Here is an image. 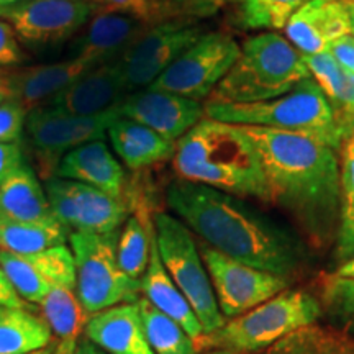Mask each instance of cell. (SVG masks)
<instances>
[{
  "label": "cell",
  "instance_id": "2",
  "mask_svg": "<svg viewBox=\"0 0 354 354\" xmlns=\"http://www.w3.org/2000/svg\"><path fill=\"white\" fill-rule=\"evenodd\" d=\"M240 128L256 146L271 202L294 215L313 243L323 245L335 236L342 197L338 151L297 133Z\"/></svg>",
  "mask_w": 354,
  "mask_h": 354
},
{
  "label": "cell",
  "instance_id": "50",
  "mask_svg": "<svg viewBox=\"0 0 354 354\" xmlns=\"http://www.w3.org/2000/svg\"><path fill=\"white\" fill-rule=\"evenodd\" d=\"M172 2H177V3H189V2H196V0H172Z\"/></svg>",
  "mask_w": 354,
  "mask_h": 354
},
{
  "label": "cell",
  "instance_id": "10",
  "mask_svg": "<svg viewBox=\"0 0 354 354\" xmlns=\"http://www.w3.org/2000/svg\"><path fill=\"white\" fill-rule=\"evenodd\" d=\"M53 216L71 233L109 234L128 218V202L91 185L53 176L44 180Z\"/></svg>",
  "mask_w": 354,
  "mask_h": 354
},
{
  "label": "cell",
  "instance_id": "21",
  "mask_svg": "<svg viewBox=\"0 0 354 354\" xmlns=\"http://www.w3.org/2000/svg\"><path fill=\"white\" fill-rule=\"evenodd\" d=\"M92 69L86 61L71 57L53 64H38L10 73L7 81L13 91V99L24 105L26 112L41 107L46 99H53L61 91L77 81L82 74Z\"/></svg>",
  "mask_w": 354,
  "mask_h": 354
},
{
  "label": "cell",
  "instance_id": "23",
  "mask_svg": "<svg viewBox=\"0 0 354 354\" xmlns=\"http://www.w3.org/2000/svg\"><path fill=\"white\" fill-rule=\"evenodd\" d=\"M107 136L120 162L138 171L174 158L176 143L167 141L148 127L118 117L109 127Z\"/></svg>",
  "mask_w": 354,
  "mask_h": 354
},
{
  "label": "cell",
  "instance_id": "53",
  "mask_svg": "<svg viewBox=\"0 0 354 354\" xmlns=\"http://www.w3.org/2000/svg\"><path fill=\"white\" fill-rule=\"evenodd\" d=\"M91 2H94V0H91ZM97 2H99V0H97Z\"/></svg>",
  "mask_w": 354,
  "mask_h": 354
},
{
  "label": "cell",
  "instance_id": "25",
  "mask_svg": "<svg viewBox=\"0 0 354 354\" xmlns=\"http://www.w3.org/2000/svg\"><path fill=\"white\" fill-rule=\"evenodd\" d=\"M0 214L20 221L56 220L44 187L26 165L12 172L0 185Z\"/></svg>",
  "mask_w": 354,
  "mask_h": 354
},
{
  "label": "cell",
  "instance_id": "5",
  "mask_svg": "<svg viewBox=\"0 0 354 354\" xmlns=\"http://www.w3.org/2000/svg\"><path fill=\"white\" fill-rule=\"evenodd\" d=\"M310 77L304 55L276 32L246 39L236 63L228 71L207 102L258 104L292 91Z\"/></svg>",
  "mask_w": 354,
  "mask_h": 354
},
{
  "label": "cell",
  "instance_id": "24",
  "mask_svg": "<svg viewBox=\"0 0 354 354\" xmlns=\"http://www.w3.org/2000/svg\"><path fill=\"white\" fill-rule=\"evenodd\" d=\"M304 61L308 68L310 77L322 88L344 133L353 136L354 74L344 69L328 51L304 56Z\"/></svg>",
  "mask_w": 354,
  "mask_h": 354
},
{
  "label": "cell",
  "instance_id": "8",
  "mask_svg": "<svg viewBox=\"0 0 354 354\" xmlns=\"http://www.w3.org/2000/svg\"><path fill=\"white\" fill-rule=\"evenodd\" d=\"M118 233H71L76 264V294L87 317L141 297L140 281L128 277L117 261Z\"/></svg>",
  "mask_w": 354,
  "mask_h": 354
},
{
  "label": "cell",
  "instance_id": "14",
  "mask_svg": "<svg viewBox=\"0 0 354 354\" xmlns=\"http://www.w3.org/2000/svg\"><path fill=\"white\" fill-rule=\"evenodd\" d=\"M120 117L117 107L99 115H71L50 109L46 105L33 109L26 115V133L39 154L48 162H57L66 153L91 141L104 140L109 127Z\"/></svg>",
  "mask_w": 354,
  "mask_h": 354
},
{
  "label": "cell",
  "instance_id": "6",
  "mask_svg": "<svg viewBox=\"0 0 354 354\" xmlns=\"http://www.w3.org/2000/svg\"><path fill=\"white\" fill-rule=\"evenodd\" d=\"M322 317V304L310 292L286 289L276 297L225 322L215 333L203 336L198 349L254 353L271 348L295 331L312 326Z\"/></svg>",
  "mask_w": 354,
  "mask_h": 354
},
{
  "label": "cell",
  "instance_id": "13",
  "mask_svg": "<svg viewBox=\"0 0 354 354\" xmlns=\"http://www.w3.org/2000/svg\"><path fill=\"white\" fill-rule=\"evenodd\" d=\"M91 0H24L0 10L21 43L32 46L56 44L74 37L97 12Z\"/></svg>",
  "mask_w": 354,
  "mask_h": 354
},
{
  "label": "cell",
  "instance_id": "37",
  "mask_svg": "<svg viewBox=\"0 0 354 354\" xmlns=\"http://www.w3.org/2000/svg\"><path fill=\"white\" fill-rule=\"evenodd\" d=\"M26 115L28 112L15 99L3 102L0 105V143H20Z\"/></svg>",
  "mask_w": 354,
  "mask_h": 354
},
{
  "label": "cell",
  "instance_id": "18",
  "mask_svg": "<svg viewBox=\"0 0 354 354\" xmlns=\"http://www.w3.org/2000/svg\"><path fill=\"white\" fill-rule=\"evenodd\" d=\"M128 94L118 61L88 69L59 94L44 104L71 115H99L117 107Z\"/></svg>",
  "mask_w": 354,
  "mask_h": 354
},
{
  "label": "cell",
  "instance_id": "45",
  "mask_svg": "<svg viewBox=\"0 0 354 354\" xmlns=\"http://www.w3.org/2000/svg\"><path fill=\"white\" fill-rule=\"evenodd\" d=\"M335 276L339 277H348V279H354V258L346 261V263L339 264L338 269H336Z\"/></svg>",
  "mask_w": 354,
  "mask_h": 354
},
{
  "label": "cell",
  "instance_id": "39",
  "mask_svg": "<svg viewBox=\"0 0 354 354\" xmlns=\"http://www.w3.org/2000/svg\"><path fill=\"white\" fill-rule=\"evenodd\" d=\"M107 6V10L131 15L146 24L153 21V6L149 0H99Z\"/></svg>",
  "mask_w": 354,
  "mask_h": 354
},
{
  "label": "cell",
  "instance_id": "31",
  "mask_svg": "<svg viewBox=\"0 0 354 354\" xmlns=\"http://www.w3.org/2000/svg\"><path fill=\"white\" fill-rule=\"evenodd\" d=\"M153 227L140 215L128 216L117 240V261L128 277L141 281L151 254Z\"/></svg>",
  "mask_w": 354,
  "mask_h": 354
},
{
  "label": "cell",
  "instance_id": "36",
  "mask_svg": "<svg viewBox=\"0 0 354 354\" xmlns=\"http://www.w3.org/2000/svg\"><path fill=\"white\" fill-rule=\"evenodd\" d=\"M322 297L331 315L354 333V279L331 274L323 282Z\"/></svg>",
  "mask_w": 354,
  "mask_h": 354
},
{
  "label": "cell",
  "instance_id": "15",
  "mask_svg": "<svg viewBox=\"0 0 354 354\" xmlns=\"http://www.w3.org/2000/svg\"><path fill=\"white\" fill-rule=\"evenodd\" d=\"M117 110L120 117L148 127L172 143H177L205 118L202 102L153 87L127 94Z\"/></svg>",
  "mask_w": 354,
  "mask_h": 354
},
{
  "label": "cell",
  "instance_id": "1",
  "mask_svg": "<svg viewBox=\"0 0 354 354\" xmlns=\"http://www.w3.org/2000/svg\"><path fill=\"white\" fill-rule=\"evenodd\" d=\"M166 202L207 246L238 263L289 281L307 268L302 238L240 197L177 179L166 190Z\"/></svg>",
  "mask_w": 354,
  "mask_h": 354
},
{
  "label": "cell",
  "instance_id": "17",
  "mask_svg": "<svg viewBox=\"0 0 354 354\" xmlns=\"http://www.w3.org/2000/svg\"><path fill=\"white\" fill-rule=\"evenodd\" d=\"M149 26L151 24L131 15L104 8L94 13L86 32L74 41V57L86 61L91 68L113 63Z\"/></svg>",
  "mask_w": 354,
  "mask_h": 354
},
{
  "label": "cell",
  "instance_id": "20",
  "mask_svg": "<svg viewBox=\"0 0 354 354\" xmlns=\"http://www.w3.org/2000/svg\"><path fill=\"white\" fill-rule=\"evenodd\" d=\"M56 177L91 185L112 196L123 197L127 174L104 140L91 141L66 153L57 162Z\"/></svg>",
  "mask_w": 354,
  "mask_h": 354
},
{
  "label": "cell",
  "instance_id": "48",
  "mask_svg": "<svg viewBox=\"0 0 354 354\" xmlns=\"http://www.w3.org/2000/svg\"><path fill=\"white\" fill-rule=\"evenodd\" d=\"M349 20H351V35L354 37V3H348Z\"/></svg>",
  "mask_w": 354,
  "mask_h": 354
},
{
  "label": "cell",
  "instance_id": "7",
  "mask_svg": "<svg viewBox=\"0 0 354 354\" xmlns=\"http://www.w3.org/2000/svg\"><path fill=\"white\" fill-rule=\"evenodd\" d=\"M153 228L162 264L201 322L203 336L218 331L227 320L216 304L210 276L192 232L179 218L165 212L154 216Z\"/></svg>",
  "mask_w": 354,
  "mask_h": 354
},
{
  "label": "cell",
  "instance_id": "51",
  "mask_svg": "<svg viewBox=\"0 0 354 354\" xmlns=\"http://www.w3.org/2000/svg\"><path fill=\"white\" fill-rule=\"evenodd\" d=\"M343 2H346V3H354V0H343Z\"/></svg>",
  "mask_w": 354,
  "mask_h": 354
},
{
  "label": "cell",
  "instance_id": "4",
  "mask_svg": "<svg viewBox=\"0 0 354 354\" xmlns=\"http://www.w3.org/2000/svg\"><path fill=\"white\" fill-rule=\"evenodd\" d=\"M205 118L240 127L297 133L320 140L339 153L348 136L312 77L297 84L287 94L258 104H214L207 102Z\"/></svg>",
  "mask_w": 354,
  "mask_h": 354
},
{
  "label": "cell",
  "instance_id": "40",
  "mask_svg": "<svg viewBox=\"0 0 354 354\" xmlns=\"http://www.w3.org/2000/svg\"><path fill=\"white\" fill-rule=\"evenodd\" d=\"M24 165L20 143H0V185Z\"/></svg>",
  "mask_w": 354,
  "mask_h": 354
},
{
  "label": "cell",
  "instance_id": "47",
  "mask_svg": "<svg viewBox=\"0 0 354 354\" xmlns=\"http://www.w3.org/2000/svg\"><path fill=\"white\" fill-rule=\"evenodd\" d=\"M20 2H24V0H0V10L17 6V3H20Z\"/></svg>",
  "mask_w": 354,
  "mask_h": 354
},
{
  "label": "cell",
  "instance_id": "9",
  "mask_svg": "<svg viewBox=\"0 0 354 354\" xmlns=\"http://www.w3.org/2000/svg\"><path fill=\"white\" fill-rule=\"evenodd\" d=\"M240 53L241 46L230 35L205 33L149 87L202 102L209 99L216 86L223 81Z\"/></svg>",
  "mask_w": 354,
  "mask_h": 354
},
{
  "label": "cell",
  "instance_id": "30",
  "mask_svg": "<svg viewBox=\"0 0 354 354\" xmlns=\"http://www.w3.org/2000/svg\"><path fill=\"white\" fill-rule=\"evenodd\" d=\"M138 308L149 346L154 354H196L197 346L180 325L158 310L148 299H138Z\"/></svg>",
  "mask_w": 354,
  "mask_h": 354
},
{
  "label": "cell",
  "instance_id": "52",
  "mask_svg": "<svg viewBox=\"0 0 354 354\" xmlns=\"http://www.w3.org/2000/svg\"><path fill=\"white\" fill-rule=\"evenodd\" d=\"M353 135H354V125H353Z\"/></svg>",
  "mask_w": 354,
  "mask_h": 354
},
{
  "label": "cell",
  "instance_id": "27",
  "mask_svg": "<svg viewBox=\"0 0 354 354\" xmlns=\"http://www.w3.org/2000/svg\"><path fill=\"white\" fill-rule=\"evenodd\" d=\"M51 344L43 317L25 307H0V354H30Z\"/></svg>",
  "mask_w": 354,
  "mask_h": 354
},
{
  "label": "cell",
  "instance_id": "28",
  "mask_svg": "<svg viewBox=\"0 0 354 354\" xmlns=\"http://www.w3.org/2000/svg\"><path fill=\"white\" fill-rule=\"evenodd\" d=\"M39 307L43 320L50 326L51 333L59 338V343L76 342L81 336L88 317L79 302L76 290L64 286H53Z\"/></svg>",
  "mask_w": 354,
  "mask_h": 354
},
{
  "label": "cell",
  "instance_id": "26",
  "mask_svg": "<svg viewBox=\"0 0 354 354\" xmlns=\"http://www.w3.org/2000/svg\"><path fill=\"white\" fill-rule=\"evenodd\" d=\"M71 232L57 220L20 221L0 214V250L13 254H35L63 246Z\"/></svg>",
  "mask_w": 354,
  "mask_h": 354
},
{
  "label": "cell",
  "instance_id": "22",
  "mask_svg": "<svg viewBox=\"0 0 354 354\" xmlns=\"http://www.w3.org/2000/svg\"><path fill=\"white\" fill-rule=\"evenodd\" d=\"M141 294L148 299L154 307L161 310L165 315L172 318L177 325H180L185 333L196 342V344L203 338V330L201 322L194 313L183 292L177 289L172 282L169 274H167L165 264H162L161 256H159L156 236H154V228L151 234V254H149V263L140 281Z\"/></svg>",
  "mask_w": 354,
  "mask_h": 354
},
{
  "label": "cell",
  "instance_id": "35",
  "mask_svg": "<svg viewBox=\"0 0 354 354\" xmlns=\"http://www.w3.org/2000/svg\"><path fill=\"white\" fill-rule=\"evenodd\" d=\"M25 258L51 286H64L76 290V264L71 248L55 246L35 254H25Z\"/></svg>",
  "mask_w": 354,
  "mask_h": 354
},
{
  "label": "cell",
  "instance_id": "12",
  "mask_svg": "<svg viewBox=\"0 0 354 354\" xmlns=\"http://www.w3.org/2000/svg\"><path fill=\"white\" fill-rule=\"evenodd\" d=\"M203 35L202 26L179 20L149 26L118 59L128 94L151 86Z\"/></svg>",
  "mask_w": 354,
  "mask_h": 354
},
{
  "label": "cell",
  "instance_id": "41",
  "mask_svg": "<svg viewBox=\"0 0 354 354\" xmlns=\"http://www.w3.org/2000/svg\"><path fill=\"white\" fill-rule=\"evenodd\" d=\"M328 53L343 66L344 69L354 74V37L346 35V37L336 39L331 43Z\"/></svg>",
  "mask_w": 354,
  "mask_h": 354
},
{
  "label": "cell",
  "instance_id": "44",
  "mask_svg": "<svg viewBox=\"0 0 354 354\" xmlns=\"http://www.w3.org/2000/svg\"><path fill=\"white\" fill-rule=\"evenodd\" d=\"M10 99H13V91L10 84H8L6 74H0V105Z\"/></svg>",
  "mask_w": 354,
  "mask_h": 354
},
{
  "label": "cell",
  "instance_id": "34",
  "mask_svg": "<svg viewBox=\"0 0 354 354\" xmlns=\"http://www.w3.org/2000/svg\"><path fill=\"white\" fill-rule=\"evenodd\" d=\"M0 268L19 297L25 302L41 304V300L51 290L53 286L25 256L0 250Z\"/></svg>",
  "mask_w": 354,
  "mask_h": 354
},
{
  "label": "cell",
  "instance_id": "49",
  "mask_svg": "<svg viewBox=\"0 0 354 354\" xmlns=\"http://www.w3.org/2000/svg\"><path fill=\"white\" fill-rule=\"evenodd\" d=\"M210 354H241V353H234V351H228V349H215L214 353Z\"/></svg>",
  "mask_w": 354,
  "mask_h": 354
},
{
  "label": "cell",
  "instance_id": "42",
  "mask_svg": "<svg viewBox=\"0 0 354 354\" xmlns=\"http://www.w3.org/2000/svg\"><path fill=\"white\" fill-rule=\"evenodd\" d=\"M57 354H107V353L82 335L79 336L76 342L57 344Z\"/></svg>",
  "mask_w": 354,
  "mask_h": 354
},
{
  "label": "cell",
  "instance_id": "3",
  "mask_svg": "<svg viewBox=\"0 0 354 354\" xmlns=\"http://www.w3.org/2000/svg\"><path fill=\"white\" fill-rule=\"evenodd\" d=\"M172 167L189 183L271 202L256 146L236 125L203 118L176 143Z\"/></svg>",
  "mask_w": 354,
  "mask_h": 354
},
{
  "label": "cell",
  "instance_id": "33",
  "mask_svg": "<svg viewBox=\"0 0 354 354\" xmlns=\"http://www.w3.org/2000/svg\"><path fill=\"white\" fill-rule=\"evenodd\" d=\"M308 0H234L238 20L248 30H284Z\"/></svg>",
  "mask_w": 354,
  "mask_h": 354
},
{
  "label": "cell",
  "instance_id": "29",
  "mask_svg": "<svg viewBox=\"0 0 354 354\" xmlns=\"http://www.w3.org/2000/svg\"><path fill=\"white\" fill-rule=\"evenodd\" d=\"M342 165V197L338 228L335 234V258L346 263L354 258V135L339 149Z\"/></svg>",
  "mask_w": 354,
  "mask_h": 354
},
{
  "label": "cell",
  "instance_id": "11",
  "mask_svg": "<svg viewBox=\"0 0 354 354\" xmlns=\"http://www.w3.org/2000/svg\"><path fill=\"white\" fill-rule=\"evenodd\" d=\"M198 253L209 272L216 304L225 318H234L250 312L284 292L290 284L289 279L238 263L205 243L198 246Z\"/></svg>",
  "mask_w": 354,
  "mask_h": 354
},
{
  "label": "cell",
  "instance_id": "32",
  "mask_svg": "<svg viewBox=\"0 0 354 354\" xmlns=\"http://www.w3.org/2000/svg\"><path fill=\"white\" fill-rule=\"evenodd\" d=\"M266 354H354V339L312 325L282 338Z\"/></svg>",
  "mask_w": 354,
  "mask_h": 354
},
{
  "label": "cell",
  "instance_id": "19",
  "mask_svg": "<svg viewBox=\"0 0 354 354\" xmlns=\"http://www.w3.org/2000/svg\"><path fill=\"white\" fill-rule=\"evenodd\" d=\"M84 336L107 354H154L138 304H120L87 318Z\"/></svg>",
  "mask_w": 354,
  "mask_h": 354
},
{
  "label": "cell",
  "instance_id": "16",
  "mask_svg": "<svg viewBox=\"0 0 354 354\" xmlns=\"http://www.w3.org/2000/svg\"><path fill=\"white\" fill-rule=\"evenodd\" d=\"M286 38L304 56L330 50L336 39L351 35L348 3L343 0H308L286 26Z\"/></svg>",
  "mask_w": 354,
  "mask_h": 354
},
{
  "label": "cell",
  "instance_id": "43",
  "mask_svg": "<svg viewBox=\"0 0 354 354\" xmlns=\"http://www.w3.org/2000/svg\"><path fill=\"white\" fill-rule=\"evenodd\" d=\"M0 307H25L24 300L13 289L2 268H0Z\"/></svg>",
  "mask_w": 354,
  "mask_h": 354
},
{
  "label": "cell",
  "instance_id": "38",
  "mask_svg": "<svg viewBox=\"0 0 354 354\" xmlns=\"http://www.w3.org/2000/svg\"><path fill=\"white\" fill-rule=\"evenodd\" d=\"M25 53L20 46V39L15 30L6 20H0V68L21 64Z\"/></svg>",
  "mask_w": 354,
  "mask_h": 354
},
{
  "label": "cell",
  "instance_id": "46",
  "mask_svg": "<svg viewBox=\"0 0 354 354\" xmlns=\"http://www.w3.org/2000/svg\"><path fill=\"white\" fill-rule=\"evenodd\" d=\"M30 354H57V344H48L46 348H43V349H38V351H33V353H30Z\"/></svg>",
  "mask_w": 354,
  "mask_h": 354
}]
</instances>
